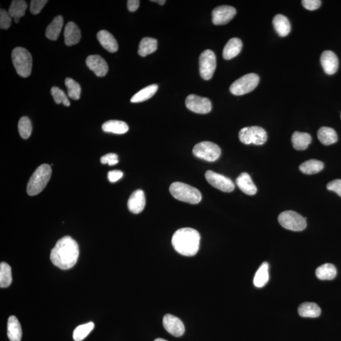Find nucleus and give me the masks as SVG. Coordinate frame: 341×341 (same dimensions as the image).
I'll use <instances>...</instances> for the list:
<instances>
[{"mask_svg":"<svg viewBox=\"0 0 341 341\" xmlns=\"http://www.w3.org/2000/svg\"><path fill=\"white\" fill-rule=\"evenodd\" d=\"M78 257L79 247L78 243L68 236L58 240L50 254L53 264L63 270L69 269L74 266Z\"/></svg>","mask_w":341,"mask_h":341,"instance_id":"obj_1","label":"nucleus"},{"mask_svg":"<svg viewBox=\"0 0 341 341\" xmlns=\"http://www.w3.org/2000/svg\"><path fill=\"white\" fill-rule=\"evenodd\" d=\"M200 235L194 229H180L172 238V245L175 250L181 255L192 257L197 253L200 248Z\"/></svg>","mask_w":341,"mask_h":341,"instance_id":"obj_2","label":"nucleus"},{"mask_svg":"<svg viewBox=\"0 0 341 341\" xmlns=\"http://www.w3.org/2000/svg\"><path fill=\"white\" fill-rule=\"evenodd\" d=\"M52 173V169L50 165L44 164L38 167L28 183V195L35 196L41 192L49 182Z\"/></svg>","mask_w":341,"mask_h":341,"instance_id":"obj_3","label":"nucleus"},{"mask_svg":"<svg viewBox=\"0 0 341 341\" xmlns=\"http://www.w3.org/2000/svg\"><path fill=\"white\" fill-rule=\"evenodd\" d=\"M169 192L176 199L190 204H197L202 200V194L200 191L185 183H172L169 187Z\"/></svg>","mask_w":341,"mask_h":341,"instance_id":"obj_4","label":"nucleus"},{"mask_svg":"<svg viewBox=\"0 0 341 341\" xmlns=\"http://www.w3.org/2000/svg\"><path fill=\"white\" fill-rule=\"evenodd\" d=\"M12 58L18 75L24 78L29 77L32 68V58L30 53L24 48H15L12 51Z\"/></svg>","mask_w":341,"mask_h":341,"instance_id":"obj_5","label":"nucleus"},{"mask_svg":"<svg viewBox=\"0 0 341 341\" xmlns=\"http://www.w3.org/2000/svg\"><path fill=\"white\" fill-rule=\"evenodd\" d=\"M280 225L287 230L302 231L307 228L306 218L292 210H286L278 217Z\"/></svg>","mask_w":341,"mask_h":341,"instance_id":"obj_6","label":"nucleus"},{"mask_svg":"<svg viewBox=\"0 0 341 341\" xmlns=\"http://www.w3.org/2000/svg\"><path fill=\"white\" fill-rule=\"evenodd\" d=\"M239 139L244 144L261 146L266 143L267 134L266 131L260 126L245 127L239 132Z\"/></svg>","mask_w":341,"mask_h":341,"instance_id":"obj_7","label":"nucleus"},{"mask_svg":"<svg viewBox=\"0 0 341 341\" xmlns=\"http://www.w3.org/2000/svg\"><path fill=\"white\" fill-rule=\"evenodd\" d=\"M260 78L255 73H248L238 78L230 87V92L235 96H242L250 93L259 85Z\"/></svg>","mask_w":341,"mask_h":341,"instance_id":"obj_8","label":"nucleus"},{"mask_svg":"<svg viewBox=\"0 0 341 341\" xmlns=\"http://www.w3.org/2000/svg\"><path fill=\"white\" fill-rule=\"evenodd\" d=\"M193 154L198 158L208 162H214L220 158L221 150L217 144L205 141L195 145L193 149Z\"/></svg>","mask_w":341,"mask_h":341,"instance_id":"obj_9","label":"nucleus"},{"mask_svg":"<svg viewBox=\"0 0 341 341\" xmlns=\"http://www.w3.org/2000/svg\"><path fill=\"white\" fill-rule=\"evenodd\" d=\"M201 77L205 80L212 77L216 68V57L212 50H207L201 53L199 58Z\"/></svg>","mask_w":341,"mask_h":341,"instance_id":"obj_10","label":"nucleus"},{"mask_svg":"<svg viewBox=\"0 0 341 341\" xmlns=\"http://www.w3.org/2000/svg\"><path fill=\"white\" fill-rule=\"evenodd\" d=\"M205 177L210 185L222 192L230 193L235 189V186L232 180L212 170H207Z\"/></svg>","mask_w":341,"mask_h":341,"instance_id":"obj_11","label":"nucleus"},{"mask_svg":"<svg viewBox=\"0 0 341 341\" xmlns=\"http://www.w3.org/2000/svg\"><path fill=\"white\" fill-rule=\"evenodd\" d=\"M186 106L189 110L198 114H207L212 110V104L208 98L190 94L186 99Z\"/></svg>","mask_w":341,"mask_h":341,"instance_id":"obj_12","label":"nucleus"},{"mask_svg":"<svg viewBox=\"0 0 341 341\" xmlns=\"http://www.w3.org/2000/svg\"><path fill=\"white\" fill-rule=\"evenodd\" d=\"M236 14L235 8L227 5L215 8L213 10L212 22L216 25H225L230 22Z\"/></svg>","mask_w":341,"mask_h":341,"instance_id":"obj_13","label":"nucleus"},{"mask_svg":"<svg viewBox=\"0 0 341 341\" xmlns=\"http://www.w3.org/2000/svg\"><path fill=\"white\" fill-rule=\"evenodd\" d=\"M164 329L175 337H181L184 334L185 328L182 320L172 315L167 314L163 318Z\"/></svg>","mask_w":341,"mask_h":341,"instance_id":"obj_14","label":"nucleus"},{"mask_svg":"<svg viewBox=\"0 0 341 341\" xmlns=\"http://www.w3.org/2000/svg\"><path fill=\"white\" fill-rule=\"evenodd\" d=\"M86 64L89 69L93 71L98 77H104L108 72V64L101 56L97 55L89 56L86 59Z\"/></svg>","mask_w":341,"mask_h":341,"instance_id":"obj_15","label":"nucleus"},{"mask_svg":"<svg viewBox=\"0 0 341 341\" xmlns=\"http://www.w3.org/2000/svg\"><path fill=\"white\" fill-rule=\"evenodd\" d=\"M320 62L325 73L334 74L339 67V60L336 55L331 51H325L320 57Z\"/></svg>","mask_w":341,"mask_h":341,"instance_id":"obj_16","label":"nucleus"},{"mask_svg":"<svg viewBox=\"0 0 341 341\" xmlns=\"http://www.w3.org/2000/svg\"><path fill=\"white\" fill-rule=\"evenodd\" d=\"M146 206V197L144 192L141 190L135 191L128 201V207L131 212L136 215L143 211Z\"/></svg>","mask_w":341,"mask_h":341,"instance_id":"obj_17","label":"nucleus"},{"mask_svg":"<svg viewBox=\"0 0 341 341\" xmlns=\"http://www.w3.org/2000/svg\"><path fill=\"white\" fill-rule=\"evenodd\" d=\"M97 38L102 47L109 53H113L118 51V42L110 32L105 30H102L97 34Z\"/></svg>","mask_w":341,"mask_h":341,"instance_id":"obj_18","label":"nucleus"},{"mask_svg":"<svg viewBox=\"0 0 341 341\" xmlns=\"http://www.w3.org/2000/svg\"><path fill=\"white\" fill-rule=\"evenodd\" d=\"M65 45L70 47L77 45L81 39V32L79 27L74 22H68L66 25L64 31Z\"/></svg>","mask_w":341,"mask_h":341,"instance_id":"obj_19","label":"nucleus"},{"mask_svg":"<svg viewBox=\"0 0 341 341\" xmlns=\"http://www.w3.org/2000/svg\"><path fill=\"white\" fill-rule=\"evenodd\" d=\"M236 184L240 189L245 194L248 195H255L257 192V188L250 176L246 173H243L236 178Z\"/></svg>","mask_w":341,"mask_h":341,"instance_id":"obj_20","label":"nucleus"},{"mask_svg":"<svg viewBox=\"0 0 341 341\" xmlns=\"http://www.w3.org/2000/svg\"><path fill=\"white\" fill-rule=\"evenodd\" d=\"M7 335L10 341H20L22 337L21 325L15 316H10L7 324Z\"/></svg>","mask_w":341,"mask_h":341,"instance_id":"obj_21","label":"nucleus"},{"mask_svg":"<svg viewBox=\"0 0 341 341\" xmlns=\"http://www.w3.org/2000/svg\"><path fill=\"white\" fill-rule=\"evenodd\" d=\"M243 44L241 39L237 37L231 39L224 48L223 56L225 60H231L239 55L242 49Z\"/></svg>","mask_w":341,"mask_h":341,"instance_id":"obj_22","label":"nucleus"},{"mask_svg":"<svg viewBox=\"0 0 341 341\" xmlns=\"http://www.w3.org/2000/svg\"><path fill=\"white\" fill-rule=\"evenodd\" d=\"M275 30L279 36L286 37L291 31V24L286 17L278 14L274 17L272 21Z\"/></svg>","mask_w":341,"mask_h":341,"instance_id":"obj_23","label":"nucleus"},{"mask_svg":"<svg viewBox=\"0 0 341 341\" xmlns=\"http://www.w3.org/2000/svg\"><path fill=\"white\" fill-rule=\"evenodd\" d=\"M312 138L310 134L304 132H295L292 135L291 142L294 148L299 151H304L311 144Z\"/></svg>","mask_w":341,"mask_h":341,"instance_id":"obj_24","label":"nucleus"},{"mask_svg":"<svg viewBox=\"0 0 341 341\" xmlns=\"http://www.w3.org/2000/svg\"><path fill=\"white\" fill-rule=\"evenodd\" d=\"M317 137L320 142L325 146L334 144L338 141L336 132L330 127H321L317 132Z\"/></svg>","mask_w":341,"mask_h":341,"instance_id":"obj_25","label":"nucleus"},{"mask_svg":"<svg viewBox=\"0 0 341 341\" xmlns=\"http://www.w3.org/2000/svg\"><path fill=\"white\" fill-rule=\"evenodd\" d=\"M63 18L61 15L56 17L53 21L48 25L47 30H46V36L48 39L52 40H56L58 39V37L62 31L63 25Z\"/></svg>","mask_w":341,"mask_h":341,"instance_id":"obj_26","label":"nucleus"},{"mask_svg":"<svg viewBox=\"0 0 341 341\" xmlns=\"http://www.w3.org/2000/svg\"><path fill=\"white\" fill-rule=\"evenodd\" d=\"M102 129L104 132H108V133L124 134L129 131V127L125 122L109 120L103 123Z\"/></svg>","mask_w":341,"mask_h":341,"instance_id":"obj_27","label":"nucleus"},{"mask_svg":"<svg viewBox=\"0 0 341 341\" xmlns=\"http://www.w3.org/2000/svg\"><path fill=\"white\" fill-rule=\"evenodd\" d=\"M299 314L302 317L316 318L321 314V309L315 303L305 302L300 305Z\"/></svg>","mask_w":341,"mask_h":341,"instance_id":"obj_28","label":"nucleus"},{"mask_svg":"<svg viewBox=\"0 0 341 341\" xmlns=\"http://www.w3.org/2000/svg\"><path fill=\"white\" fill-rule=\"evenodd\" d=\"M157 48V40L154 38L144 37L139 45L138 53L142 57H146L148 55L156 52Z\"/></svg>","mask_w":341,"mask_h":341,"instance_id":"obj_29","label":"nucleus"},{"mask_svg":"<svg viewBox=\"0 0 341 341\" xmlns=\"http://www.w3.org/2000/svg\"><path fill=\"white\" fill-rule=\"evenodd\" d=\"M157 89H158V86L156 84L147 86L135 94L132 97L131 101L132 103H137L148 100L156 93Z\"/></svg>","mask_w":341,"mask_h":341,"instance_id":"obj_30","label":"nucleus"},{"mask_svg":"<svg viewBox=\"0 0 341 341\" xmlns=\"http://www.w3.org/2000/svg\"><path fill=\"white\" fill-rule=\"evenodd\" d=\"M324 164L316 159H310L300 166V170L305 175H314L324 169Z\"/></svg>","mask_w":341,"mask_h":341,"instance_id":"obj_31","label":"nucleus"},{"mask_svg":"<svg viewBox=\"0 0 341 341\" xmlns=\"http://www.w3.org/2000/svg\"><path fill=\"white\" fill-rule=\"evenodd\" d=\"M336 275L337 269L332 264H325L316 270V276L320 280L334 279Z\"/></svg>","mask_w":341,"mask_h":341,"instance_id":"obj_32","label":"nucleus"},{"mask_svg":"<svg viewBox=\"0 0 341 341\" xmlns=\"http://www.w3.org/2000/svg\"><path fill=\"white\" fill-rule=\"evenodd\" d=\"M269 264L267 262H264L257 271L253 279L254 285L257 287H262L269 281Z\"/></svg>","mask_w":341,"mask_h":341,"instance_id":"obj_33","label":"nucleus"},{"mask_svg":"<svg viewBox=\"0 0 341 341\" xmlns=\"http://www.w3.org/2000/svg\"><path fill=\"white\" fill-rule=\"evenodd\" d=\"M27 8L26 2L24 0H14L12 2L9 12L10 16L14 19H20L24 16Z\"/></svg>","mask_w":341,"mask_h":341,"instance_id":"obj_34","label":"nucleus"},{"mask_svg":"<svg viewBox=\"0 0 341 341\" xmlns=\"http://www.w3.org/2000/svg\"><path fill=\"white\" fill-rule=\"evenodd\" d=\"M12 275L11 267L6 262L0 264V287H7L11 284Z\"/></svg>","mask_w":341,"mask_h":341,"instance_id":"obj_35","label":"nucleus"},{"mask_svg":"<svg viewBox=\"0 0 341 341\" xmlns=\"http://www.w3.org/2000/svg\"><path fill=\"white\" fill-rule=\"evenodd\" d=\"M94 329L93 322H89L87 324L78 325L75 328L73 333V338L75 341H82L90 334Z\"/></svg>","mask_w":341,"mask_h":341,"instance_id":"obj_36","label":"nucleus"},{"mask_svg":"<svg viewBox=\"0 0 341 341\" xmlns=\"http://www.w3.org/2000/svg\"><path fill=\"white\" fill-rule=\"evenodd\" d=\"M65 86L68 89V94L70 98L78 100L80 99L81 88L79 83L75 82L72 78H67L65 81Z\"/></svg>","mask_w":341,"mask_h":341,"instance_id":"obj_37","label":"nucleus"},{"mask_svg":"<svg viewBox=\"0 0 341 341\" xmlns=\"http://www.w3.org/2000/svg\"><path fill=\"white\" fill-rule=\"evenodd\" d=\"M19 132L22 139H27L31 135L32 126L31 121L26 116H23L19 122Z\"/></svg>","mask_w":341,"mask_h":341,"instance_id":"obj_38","label":"nucleus"},{"mask_svg":"<svg viewBox=\"0 0 341 341\" xmlns=\"http://www.w3.org/2000/svg\"><path fill=\"white\" fill-rule=\"evenodd\" d=\"M51 93H52L56 103L58 104L62 103L65 106L70 105V101L68 100L67 95L62 89L57 88V87H53L52 90H51Z\"/></svg>","mask_w":341,"mask_h":341,"instance_id":"obj_39","label":"nucleus"},{"mask_svg":"<svg viewBox=\"0 0 341 341\" xmlns=\"http://www.w3.org/2000/svg\"><path fill=\"white\" fill-rule=\"evenodd\" d=\"M12 24V17L9 12L4 9L0 10V28L2 29H9Z\"/></svg>","mask_w":341,"mask_h":341,"instance_id":"obj_40","label":"nucleus"},{"mask_svg":"<svg viewBox=\"0 0 341 341\" xmlns=\"http://www.w3.org/2000/svg\"><path fill=\"white\" fill-rule=\"evenodd\" d=\"M48 3L47 0H32L30 2V11L33 15L39 14L43 7Z\"/></svg>","mask_w":341,"mask_h":341,"instance_id":"obj_41","label":"nucleus"},{"mask_svg":"<svg viewBox=\"0 0 341 341\" xmlns=\"http://www.w3.org/2000/svg\"><path fill=\"white\" fill-rule=\"evenodd\" d=\"M101 162L102 164H108L109 166H113L118 163V157L116 154L109 153L105 156L101 157Z\"/></svg>","mask_w":341,"mask_h":341,"instance_id":"obj_42","label":"nucleus"},{"mask_svg":"<svg viewBox=\"0 0 341 341\" xmlns=\"http://www.w3.org/2000/svg\"><path fill=\"white\" fill-rule=\"evenodd\" d=\"M302 3L305 9L310 10V11L319 9L322 4L320 0H304Z\"/></svg>","mask_w":341,"mask_h":341,"instance_id":"obj_43","label":"nucleus"},{"mask_svg":"<svg viewBox=\"0 0 341 341\" xmlns=\"http://www.w3.org/2000/svg\"><path fill=\"white\" fill-rule=\"evenodd\" d=\"M327 188L330 191L337 193L338 195L341 197V180H334L329 182L327 185Z\"/></svg>","mask_w":341,"mask_h":341,"instance_id":"obj_44","label":"nucleus"},{"mask_svg":"<svg viewBox=\"0 0 341 341\" xmlns=\"http://www.w3.org/2000/svg\"><path fill=\"white\" fill-rule=\"evenodd\" d=\"M123 173L119 170H113L108 173V178L109 182L111 183L116 182L123 177Z\"/></svg>","mask_w":341,"mask_h":341,"instance_id":"obj_45","label":"nucleus"},{"mask_svg":"<svg viewBox=\"0 0 341 341\" xmlns=\"http://www.w3.org/2000/svg\"><path fill=\"white\" fill-rule=\"evenodd\" d=\"M140 1L139 0H129L127 2V6L130 12H136L139 9Z\"/></svg>","mask_w":341,"mask_h":341,"instance_id":"obj_46","label":"nucleus"},{"mask_svg":"<svg viewBox=\"0 0 341 341\" xmlns=\"http://www.w3.org/2000/svg\"><path fill=\"white\" fill-rule=\"evenodd\" d=\"M152 2H155V3H157V4L161 5H163L165 4V3L166 2V1H165V0H156V1H151Z\"/></svg>","mask_w":341,"mask_h":341,"instance_id":"obj_47","label":"nucleus"},{"mask_svg":"<svg viewBox=\"0 0 341 341\" xmlns=\"http://www.w3.org/2000/svg\"><path fill=\"white\" fill-rule=\"evenodd\" d=\"M154 341H167V340H165L164 339H162V338H157V339H156Z\"/></svg>","mask_w":341,"mask_h":341,"instance_id":"obj_48","label":"nucleus"},{"mask_svg":"<svg viewBox=\"0 0 341 341\" xmlns=\"http://www.w3.org/2000/svg\"><path fill=\"white\" fill-rule=\"evenodd\" d=\"M14 21H15V23H16V24H17V23H19V19H15Z\"/></svg>","mask_w":341,"mask_h":341,"instance_id":"obj_49","label":"nucleus"},{"mask_svg":"<svg viewBox=\"0 0 341 341\" xmlns=\"http://www.w3.org/2000/svg\"><path fill=\"white\" fill-rule=\"evenodd\" d=\"M340 118H341V115H340Z\"/></svg>","mask_w":341,"mask_h":341,"instance_id":"obj_50","label":"nucleus"}]
</instances>
